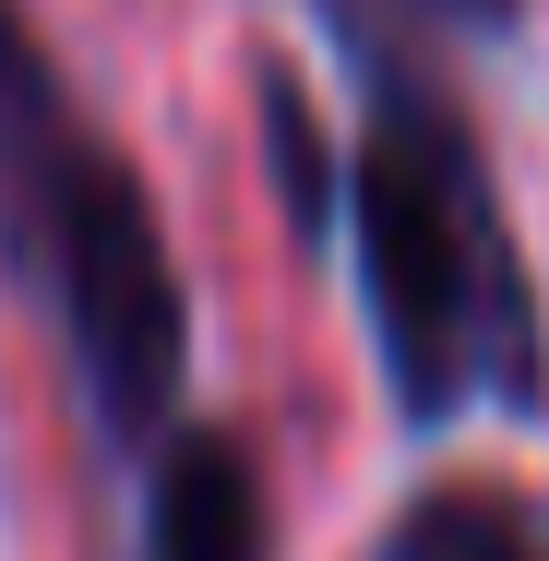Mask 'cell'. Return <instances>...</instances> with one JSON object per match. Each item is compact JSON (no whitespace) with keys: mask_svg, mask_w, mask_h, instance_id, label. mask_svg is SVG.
Returning <instances> with one entry per match:
<instances>
[{"mask_svg":"<svg viewBox=\"0 0 549 561\" xmlns=\"http://www.w3.org/2000/svg\"><path fill=\"white\" fill-rule=\"evenodd\" d=\"M346 239H358V299H370L407 419L538 394V299H526L514 227L490 204V168L466 119L394 72L370 84V119L346 144Z\"/></svg>","mask_w":549,"mask_h":561,"instance_id":"obj_1","label":"cell"},{"mask_svg":"<svg viewBox=\"0 0 549 561\" xmlns=\"http://www.w3.org/2000/svg\"><path fill=\"white\" fill-rule=\"evenodd\" d=\"M0 216L60 299V335H72L96 419L119 443H156L168 407H180L192 299H180V263H168V227L144 204V180L72 119V96L48 84L12 0H0Z\"/></svg>","mask_w":549,"mask_h":561,"instance_id":"obj_2","label":"cell"},{"mask_svg":"<svg viewBox=\"0 0 549 561\" xmlns=\"http://www.w3.org/2000/svg\"><path fill=\"white\" fill-rule=\"evenodd\" d=\"M442 12H466V24H490V12H502V0H442Z\"/></svg>","mask_w":549,"mask_h":561,"instance_id":"obj_6","label":"cell"},{"mask_svg":"<svg viewBox=\"0 0 549 561\" xmlns=\"http://www.w3.org/2000/svg\"><path fill=\"white\" fill-rule=\"evenodd\" d=\"M334 12H346V24H358V12H370V0H334Z\"/></svg>","mask_w":549,"mask_h":561,"instance_id":"obj_7","label":"cell"},{"mask_svg":"<svg viewBox=\"0 0 549 561\" xmlns=\"http://www.w3.org/2000/svg\"><path fill=\"white\" fill-rule=\"evenodd\" d=\"M144 561H275L263 466L227 431H168L156 490H144Z\"/></svg>","mask_w":549,"mask_h":561,"instance_id":"obj_3","label":"cell"},{"mask_svg":"<svg viewBox=\"0 0 549 561\" xmlns=\"http://www.w3.org/2000/svg\"><path fill=\"white\" fill-rule=\"evenodd\" d=\"M382 561H549V538H538V514H526L514 490L442 478V490H419V502L382 526Z\"/></svg>","mask_w":549,"mask_h":561,"instance_id":"obj_4","label":"cell"},{"mask_svg":"<svg viewBox=\"0 0 549 561\" xmlns=\"http://www.w3.org/2000/svg\"><path fill=\"white\" fill-rule=\"evenodd\" d=\"M263 131H275V180H287L299 227H323V131H311V108H299V84H287V72L263 84Z\"/></svg>","mask_w":549,"mask_h":561,"instance_id":"obj_5","label":"cell"}]
</instances>
